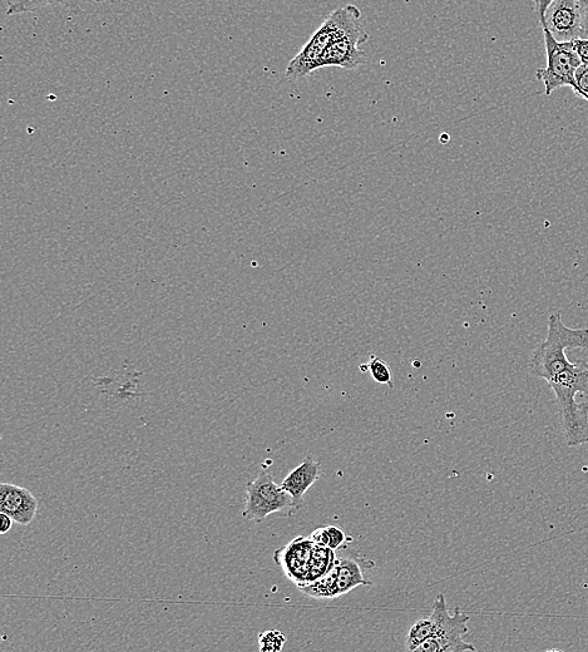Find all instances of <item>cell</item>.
<instances>
[{
  "label": "cell",
  "instance_id": "6da1fadb",
  "mask_svg": "<svg viewBox=\"0 0 588 652\" xmlns=\"http://www.w3.org/2000/svg\"><path fill=\"white\" fill-rule=\"evenodd\" d=\"M560 409L563 436L568 447L588 444V404L577 403V395L588 400V365L568 362L547 380Z\"/></svg>",
  "mask_w": 588,
  "mask_h": 652
},
{
  "label": "cell",
  "instance_id": "7a4b0ae2",
  "mask_svg": "<svg viewBox=\"0 0 588 652\" xmlns=\"http://www.w3.org/2000/svg\"><path fill=\"white\" fill-rule=\"evenodd\" d=\"M567 349L588 350V329L568 328L563 324L560 311H555L548 318L546 339L532 354L528 365L530 373L547 382L570 362Z\"/></svg>",
  "mask_w": 588,
  "mask_h": 652
},
{
  "label": "cell",
  "instance_id": "3957f363",
  "mask_svg": "<svg viewBox=\"0 0 588 652\" xmlns=\"http://www.w3.org/2000/svg\"><path fill=\"white\" fill-rule=\"evenodd\" d=\"M340 26L321 61V68L338 67L353 71L367 63V54L360 46L368 42L369 34L362 22V12L358 7L339 8Z\"/></svg>",
  "mask_w": 588,
  "mask_h": 652
},
{
  "label": "cell",
  "instance_id": "277c9868",
  "mask_svg": "<svg viewBox=\"0 0 588 652\" xmlns=\"http://www.w3.org/2000/svg\"><path fill=\"white\" fill-rule=\"evenodd\" d=\"M432 619L434 635L431 639L419 645L415 652H466L477 651L476 647L463 640L467 634L468 622L471 620L459 607L454 615L449 612L446 596L439 594L434 600Z\"/></svg>",
  "mask_w": 588,
  "mask_h": 652
},
{
  "label": "cell",
  "instance_id": "5b68a950",
  "mask_svg": "<svg viewBox=\"0 0 588 652\" xmlns=\"http://www.w3.org/2000/svg\"><path fill=\"white\" fill-rule=\"evenodd\" d=\"M545 37L547 66L538 69L537 78L545 86L547 96L562 87H570L576 91V72L582 66L580 57L573 49L572 41L558 42L546 29H542Z\"/></svg>",
  "mask_w": 588,
  "mask_h": 652
},
{
  "label": "cell",
  "instance_id": "8992f818",
  "mask_svg": "<svg viewBox=\"0 0 588 652\" xmlns=\"http://www.w3.org/2000/svg\"><path fill=\"white\" fill-rule=\"evenodd\" d=\"M293 498L269 472L261 471L254 481L247 483L246 502L242 516L247 521L263 522L276 512H294Z\"/></svg>",
  "mask_w": 588,
  "mask_h": 652
},
{
  "label": "cell",
  "instance_id": "52a82bcc",
  "mask_svg": "<svg viewBox=\"0 0 588 652\" xmlns=\"http://www.w3.org/2000/svg\"><path fill=\"white\" fill-rule=\"evenodd\" d=\"M363 585L373 584L365 579L362 563L355 558H336L335 565L328 574L313 584L301 587L300 591L313 599H338Z\"/></svg>",
  "mask_w": 588,
  "mask_h": 652
},
{
  "label": "cell",
  "instance_id": "ba28073f",
  "mask_svg": "<svg viewBox=\"0 0 588 652\" xmlns=\"http://www.w3.org/2000/svg\"><path fill=\"white\" fill-rule=\"evenodd\" d=\"M340 26L339 9L331 13L321 27L309 39L298 56L291 59L286 68L285 76L291 81H300L321 68L324 53L338 33Z\"/></svg>",
  "mask_w": 588,
  "mask_h": 652
},
{
  "label": "cell",
  "instance_id": "9c48e42d",
  "mask_svg": "<svg viewBox=\"0 0 588 652\" xmlns=\"http://www.w3.org/2000/svg\"><path fill=\"white\" fill-rule=\"evenodd\" d=\"M585 7L582 0H553L540 21L541 27L558 42L581 38Z\"/></svg>",
  "mask_w": 588,
  "mask_h": 652
},
{
  "label": "cell",
  "instance_id": "30bf717a",
  "mask_svg": "<svg viewBox=\"0 0 588 652\" xmlns=\"http://www.w3.org/2000/svg\"><path fill=\"white\" fill-rule=\"evenodd\" d=\"M314 548L315 543L310 537L299 536L274 553L276 565L299 589L305 585L309 575Z\"/></svg>",
  "mask_w": 588,
  "mask_h": 652
},
{
  "label": "cell",
  "instance_id": "8fae6325",
  "mask_svg": "<svg viewBox=\"0 0 588 652\" xmlns=\"http://www.w3.org/2000/svg\"><path fill=\"white\" fill-rule=\"evenodd\" d=\"M38 507L37 498L27 488L7 482L0 484V512L7 513L18 525H31Z\"/></svg>",
  "mask_w": 588,
  "mask_h": 652
},
{
  "label": "cell",
  "instance_id": "7c38bea8",
  "mask_svg": "<svg viewBox=\"0 0 588 652\" xmlns=\"http://www.w3.org/2000/svg\"><path fill=\"white\" fill-rule=\"evenodd\" d=\"M320 474V464L308 454L304 461L294 468L281 483V486L293 498L295 511L300 510L303 506L306 492L318 481Z\"/></svg>",
  "mask_w": 588,
  "mask_h": 652
},
{
  "label": "cell",
  "instance_id": "4fadbf2b",
  "mask_svg": "<svg viewBox=\"0 0 588 652\" xmlns=\"http://www.w3.org/2000/svg\"><path fill=\"white\" fill-rule=\"evenodd\" d=\"M82 2H95L106 4H118L122 0H7V16H18V14L33 13L47 7L63 6L72 11H77Z\"/></svg>",
  "mask_w": 588,
  "mask_h": 652
},
{
  "label": "cell",
  "instance_id": "5bb4252c",
  "mask_svg": "<svg viewBox=\"0 0 588 652\" xmlns=\"http://www.w3.org/2000/svg\"><path fill=\"white\" fill-rule=\"evenodd\" d=\"M335 562L334 550H331L329 547L315 545L313 556H311L309 575L306 577L304 586L313 584L320 577L328 574L331 568L334 567Z\"/></svg>",
  "mask_w": 588,
  "mask_h": 652
},
{
  "label": "cell",
  "instance_id": "9a60e30c",
  "mask_svg": "<svg viewBox=\"0 0 588 652\" xmlns=\"http://www.w3.org/2000/svg\"><path fill=\"white\" fill-rule=\"evenodd\" d=\"M311 540L318 546L339 550L347 542V535L342 528L336 526L321 527L311 533Z\"/></svg>",
  "mask_w": 588,
  "mask_h": 652
},
{
  "label": "cell",
  "instance_id": "2e32d148",
  "mask_svg": "<svg viewBox=\"0 0 588 652\" xmlns=\"http://www.w3.org/2000/svg\"><path fill=\"white\" fill-rule=\"evenodd\" d=\"M434 635V621L432 616H429L428 619L419 620L414 622L413 626L410 627L407 636V650L415 651L419 645H422L423 642L431 639Z\"/></svg>",
  "mask_w": 588,
  "mask_h": 652
},
{
  "label": "cell",
  "instance_id": "e0dca14e",
  "mask_svg": "<svg viewBox=\"0 0 588 652\" xmlns=\"http://www.w3.org/2000/svg\"><path fill=\"white\" fill-rule=\"evenodd\" d=\"M360 370L364 373H369L372 375V378L375 382L379 384L389 385L390 388H393V378L392 372H390L389 365L387 362H384L383 359L378 357H370V362L365 365H360Z\"/></svg>",
  "mask_w": 588,
  "mask_h": 652
},
{
  "label": "cell",
  "instance_id": "ac0fdd59",
  "mask_svg": "<svg viewBox=\"0 0 588 652\" xmlns=\"http://www.w3.org/2000/svg\"><path fill=\"white\" fill-rule=\"evenodd\" d=\"M286 644V636L279 630H268L259 635L261 652H280Z\"/></svg>",
  "mask_w": 588,
  "mask_h": 652
},
{
  "label": "cell",
  "instance_id": "d6986e66",
  "mask_svg": "<svg viewBox=\"0 0 588 652\" xmlns=\"http://www.w3.org/2000/svg\"><path fill=\"white\" fill-rule=\"evenodd\" d=\"M576 95L588 100V64H582L576 72Z\"/></svg>",
  "mask_w": 588,
  "mask_h": 652
},
{
  "label": "cell",
  "instance_id": "ffe728a7",
  "mask_svg": "<svg viewBox=\"0 0 588 652\" xmlns=\"http://www.w3.org/2000/svg\"><path fill=\"white\" fill-rule=\"evenodd\" d=\"M572 44L582 64H588V38L573 39Z\"/></svg>",
  "mask_w": 588,
  "mask_h": 652
},
{
  "label": "cell",
  "instance_id": "44dd1931",
  "mask_svg": "<svg viewBox=\"0 0 588 652\" xmlns=\"http://www.w3.org/2000/svg\"><path fill=\"white\" fill-rule=\"evenodd\" d=\"M552 2L553 0H535V11L537 14L538 22H540L543 16H545L547 8ZM582 2L588 4V0H582Z\"/></svg>",
  "mask_w": 588,
  "mask_h": 652
},
{
  "label": "cell",
  "instance_id": "7402d4cb",
  "mask_svg": "<svg viewBox=\"0 0 588 652\" xmlns=\"http://www.w3.org/2000/svg\"><path fill=\"white\" fill-rule=\"evenodd\" d=\"M0 521H2V526H0V533L6 535L13 527V518L8 516L7 513L0 512Z\"/></svg>",
  "mask_w": 588,
  "mask_h": 652
},
{
  "label": "cell",
  "instance_id": "603a6c76",
  "mask_svg": "<svg viewBox=\"0 0 588 652\" xmlns=\"http://www.w3.org/2000/svg\"><path fill=\"white\" fill-rule=\"evenodd\" d=\"M581 38H588V4H586L585 12H583L582 23V36Z\"/></svg>",
  "mask_w": 588,
  "mask_h": 652
},
{
  "label": "cell",
  "instance_id": "cb8c5ba5",
  "mask_svg": "<svg viewBox=\"0 0 588 652\" xmlns=\"http://www.w3.org/2000/svg\"><path fill=\"white\" fill-rule=\"evenodd\" d=\"M587 102H588V100H587Z\"/></svg>",
  "mask_w": 588,
  "mask_h": 652
}]
</instances>
